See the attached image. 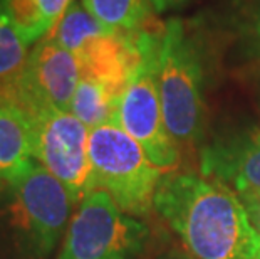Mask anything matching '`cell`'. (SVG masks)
<instances>
[{
	"instance_id": "cell-13",
	"label": "cell",
	"mask_w": 260,
	"mask_h": 259,
	"mask_svg": "<svg viewBox=\"0 0 260 259\" xmlns=\"http://www.w3.org/2000/svg\"><path fill=\"white\" fill-rule=\"evenodd\" d=\"M108 32L106 27H103L87 12L81 0H73V4L69 5L47 37L77 56L87 44Z\"/></svg>"
},
{
	"instance_id": "cell-15",
	"label": "cell",
	"mask_w": 260,
	"mask_h": 259,
	"mask_svg": "<svg viewBox=\"0 0 260 259\" xmlns=\"http://www.w3.org/2000/svg\"><path fill=\"white\" fill-rule=\"evenodd\" d=\"M30 2L36 7L39 17L42 19L47 32H51L69 5L73 4V0H30Z\"/></svg>"
},
{
	"instance_id": "cell-14",
	"label": "cell",
	"mask_w": 260,
	"mask_h": 259,
	"mask_svg": "<svg viewBox=\"0 0 260 259\" xmlns=\"http://www.w3.org/2000/svg\"><path fill=\"white\" fill-rule=\"evenodd\" d=\"M29 44L15 27L7 2L0 0V82H9L20 73L29 56Z\"/></svg>"
},
{
	"instance_id": "cell-7",
	"label": "cell",
	"mask_w": 260,
	"mask_h": 259,
	"mask_svg": "<svg viewBox=\"0 0 260 259\" xmlns=\"http://www.w3.org/2000/svg\"><path fill=\"white\" fill-rule=\"evenodd\" d=\"M34 160L49 170L79 204L98 189L89 157V128L71 111L44 109L29 114Z\"/></svg>"
},
{
	"instance_id": "cell-11",
	"label": "cell",
	"mask_w": 260,
	"mask_h": 259,
	"mask_svg": "<svg viewBox=\"0 0 260 259\" xmlns=\"http://www.w3.org/2000/svg\"><path fill=\"white\" fill-rule=\"evenodd\" d=\"M119 95L111 88L91 78H81L71 101L69 111L87 128L111 123L118 106Z\"/></svg>"
},
{
	"instance_id": "cell-1",
	"label": "cell",
	"mask_w": 260,
	"mask_h": 259,
	"mask_svg": "<svg viewBox=\"0 0 260 259\" xmlns=\"http://www.w3.org/2000/svg\"><path fill=\"white\" fill-rule=\"evenodd\" d=\"M154 209L197 259L260 257V236L240 197L220 182L163 174Z\"/></svg>"
},
{
	"instance_id": "cell-18",
	"label": "cell",
	"mask_w": 260,
	"mask_h": 259,
	"mask_svg": "<svg viewBox=\"0 0 260 259\" xmlns=\"http://www.w3.org/2000/svg\"><path fill=\"white\" fill-rule=\"evenodd\" d=\"M183 2H185V0H149L151 7L156 10V12H165V10L178 7V5L183 4Z\"/></svg>"
},
{
	"instance_id": "cell-8",
	"label": "cell",
	"mask_w": 260,
	"mask_h": 259,
	"mask_svg": "<svg viewBox=\"0 0 260 259\" xmlns=\"http://www.w3.org/2000/svg\"><path fill=\"white\" fill-rule=\"evenodd\" d=\"M79 79L76 54L46 36L32 46L20 73L4 82L0 96L19 104L27 114L44 109L69 111Z\"/></svg>"
},
{
	"instance_id": "cell-9",
	"label": "cell",
	"mask_w": 260,
	"mask_h": 259,
	"mask_svg": "<svg viewBox=\"0 0 260 259\" xmlns=\"http://www.w3.org/2000/svg\"><path fill=\"white\" fill-rule=\"evenodd\" d=\"M202 174L237 195L260 194V128L240 130L203 148Z\"/></svg>"
},
{
	"instance_id": "cell-3",
	"label": "cell",
	"mask_w": 260,
	"mask_h": 259,
	"mask_svg": "<svg viewBox=\"0 0 260 259\" xmlns=\"http://www.w3.org/2000/svg\"><path fill=\"white\" fill-rule=\"evenodd\" d=\"M158 90L167 128L176 143L200 140L205 121L203 64L183 22L165 24L158 51Z\"/></svg>"
},
{
	"instance_id": "cell-6",
	"label": "cell",
	"mask_w": 260,
	"mask_h": 259,
	"mask_svg": "<svg viewBox=\"0 0 260 259\" xmlns=\"http://www.w3.org/2000/svg\"><path fill=\"white\" fill-rule=\"evenodd\" d=\"M158 51L159 41L146 52L121 93L113 123L140 143L149 160L167 172L178 163V148L165 123L159 100Z\"/></svg>"
},
{
	"instance_id": "cell-10",
	"label": "cell",
	"mask_w": 260,
	"mask_h": 259,
	"mask_svg": "<svg viewBox=\"0 0 260 259\" xmlns=\"http://www.w3.org/2000/svg\"><path fill=\"white\" fill-rule=\"evenodd\" d=\"M34 158L30 117L19 104L0 96V190Z\"/></svg>"
},
{
	"instance_id": "cell-5",
	"label": "cell",
	"mask_w": 260,
	"mask_h": 259,
	"mask_svg": "<svg viewBox=\"0 0 260 259\" xmlns=\"http://www.w3.org/2000/svg\"><path fill=\"white\" fill-rule=\"evenodd\" d=\"M148 239L141 220L96 189L79 202L57 259H140Z\"/></svg>"
},
{
	"instance_id": "cell-2",
	"label": "cell",
	"mask_w": 260,
	"mask_h": 259,
	"mask_svg": "<svg viewBox=\"0 0 260 259\" xmlns=\"http://www.w3.org/2000/svg\"><path fill=\"white\" fill-rule=\"evenodd\" d=\"M0 192L7 197L14 246L24 259H47L68 233L74 200L37 160L27 162Z\"/></svg>"
},
{
	"instance_id": "cell-17",
	"label": "cell",
	"mask_w": 260,
	"mask_h": 259,
	"mask_svg": "<svg viewBox=\"0 0 260 259\" xmlns=\"http://www.w3.org/2000/svg\"><path fill=\"white\" fill-rule=\"evenodd\" d=\"M247 31H248V39L252 42V47L255 49V52L260 56V0L257 2L255 9H253V12L250 15Z\"/></svg>"
},
{
	"instance_id": "cell-16",
	"label": "cell",
	"mask_w": 260,
	"mask_h": 259,
	"mask_svg": "<svg viewBox=\"0 0 260 259\" xmlns=\"http://www.w3.org/2000/svg\"><path fill=\"white\" fill-rule=\"evenodd\" d=\"M239 197L243 207H245L248 217H250L252 225L255 227V231L260 236V194H243Z\"/></svg>"
},
{
	"instance_id": "cell-4",
	"label": "cell",
	"mask_w": 260,
	"mask_h": 259,
	"mask_svg": "<svg viewBox=\"0 0 260 259\" xmlns=\"http://www.w3.org/2000/svg\"><path fill=\"white\" fill-rule=\"evenodd\" d=\"M89 157L98 189L121 211L133 217L151 211L163 170L135 138L113 121L99 125L89 130Z\"/></svg>"
},
{
	"instance_id": "cell-12",
	"label": "cell",
	"mask_w": 260,
	"mask_h": 259,
	"mask_svg": "<svg viewBox=\"0 0 260 259\" xmlns=\"http://www.w3.org/2000/svg\"><path fill=\"white\" fill-rule=\"evenodd\" d=\"M94 19L109 32L145 29L151 17L149 0H81Z\"/></svg>"
}]
</instances>
